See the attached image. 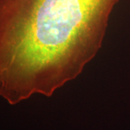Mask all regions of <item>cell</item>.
<instances>
[{
    "mask_svg": "<svg viewBox=\"0 0 130 130\" xmlns=\"http://www.w3.org/2000/svg\"><path fill=\"white\" fill-rule=\"evenodd\" d=\"M119 0H0V97H51L102 46Z\"/></svg>",
    "mask_w": 130,
    "mask_h": 130,
    "instance_id": "1",
    "label": "cell"
}]
</instances>
